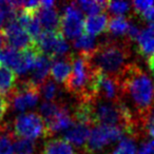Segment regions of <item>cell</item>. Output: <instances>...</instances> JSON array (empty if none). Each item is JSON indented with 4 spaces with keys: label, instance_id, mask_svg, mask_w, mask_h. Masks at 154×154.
Instances as JSON below:
<instances>
[{
    "label": "cell",
    "instance_id": "cell-16",
    "mask_svg": "<svg viewBox=\"0 0 154 154\" xmlns=\"http://www.w3.org/2000/svg\"><path fill=\"white\" fill-rule=\"evenodd\" d=\"M36 15L39 21H40L42 29H45V31L59 30L60 17L55 8L54 9H45V8L40 7Z\"/></svg>",
    "mask_w": 154,
    "mask_h": 154
},
{
    "label": "cell",
    "instance_id": "cell-28",
    "mask_svg": "<svg viewBox=\"0 0 154 154\" xmlns=\"http://www.w3.org/2000/svg\"><path fill=\"white\" fill-rule=\"evenodd\" d=\"M138 154H154V139L143 141L139 147Z\"/></svg>",
    "mask_w": 154,
    "mask_h": 154
},
{
    "label": "cell",
    "instance_id": "cell-29",
    "mask_svg": "<svg viewBox=\"0 0 154 154\" xmlns=\"http://www.w3.org/2000/svg\"><path fill=\"white\" fill-rule=\"evenodd\" d=\"M9 107H10V103L8 100V98L5 95H2L0 93V122H1L2 118L5 117Z\"/></svg>",
    "mask_w": 154,
    "mask_h": 154
},
{
    "label": "cell",
    "instance_id": "cell-5",
    "mask_svg": "<svg viewBox=\"0 0 154 154\" xmlns=\"http://www.w3.org/2000/svg\"><path fill=\"white\" fill-rule=\"evenodd\" d=\"M127 134L125 130L118 127L109 126H95L91 129V133L89 139L84 149L85 154H93L99 152L110 145L111 143H115L117 140L126 138Z\"/></svg>",
    "mask_w": 154,
    "mask_h": 154
},
{
    "label": "cell",
    "instance_id": "cell-13",
    "mask_svg": "<svg viewBox=\"0 0 154 154\" xmlns=\"http://www.w3.org/2000/svg\"><path fill=\"white\" fill-rule=\"evenodd\" d=\"M108 23H109V18L106 13L88 16L85 20L84 30L86 31V34L95 37V35L100 34L105 31L107 32Z\"/></svg>",
    "mask_w": 154,
    "mask_h": 154
},
{
    "label": "cell",
    "instance_id": "cell-6",
    "mask_svg": "<svg viewBox=\"0 0 154 154\" xmlns=\"http://www.w3.org/2000/svg\"><path fill=\"white\" fill-rule=\"evenodd\" d=\"M85 26V19L82 12L80 11L75 2L66 5L62 10V15L60 17L59 31L64 38L73 39L82 35Z\"/></svg>",
    "mask_w": 154,
    "mask_h": 154
},
{
    "label": "cell",
    "instance_id": "cell-18",
    "mask_svg": "<svg viewBox=\"0 0 154 154\" xmlns=\"http://www.w3.org/2000/svg\"><path fill=\"white\" fill-rule=\"evenodd\" d=\"M12 128L8 124H0V154H15L14 139Z\"/></svg>",
    "mask_w": 154,
    "mask_h": 154
},
{
    "label": "cell",
    "instance_id": "cell-2",
    "mask_svg": "<svg viewBox=\"0 0 154 154\" xmlns=\"http://www.w3.org/2000/svg\"><path fill=\"white\" fill-rule=\"evenodd\" d=\"M131 45L132 42L127 38L103 40L87 58L95 71L118 77L132 63Z\"/></svg>",
    "mask_w": 154,
    "mask_h": 154
},
{
    "label": "cell",
    "instance_id": "cell-1",
    "mask_svg": "<svg viewBox=\"0 0 154 154\" xmlns=\"http://www.w3.org/2000/svg\"><path fill=\"white\" fill-rule=\"evenodd\" d=\"M122 100L143 125L154 107V82L137 63L132 62L118 76Z\"/></svg>",
    "mask_w": 154,
    "mask_h": 154
},
{
    "label": "cell",
    "instance_id": "cell-12",
    "mask_svg": "<svg viewBox=\"0 0 154 154\" xmlns=\"http://www.w3.org/2000/svg\"><path fill=\"white\" fill-rule=\"evenodd\" d=\"M71 55L69 54L66 57L56 58L53 60L51 66V78L55 80L57 84H64L72 72V60Z\"/></svg>",
    "mask_w": 154,
    "mask_h": 154
},
{
    "label": "cell",
    "instance_id": "cell-21",
    "mask_svg": "<svg viewBox=\"0 0 154 154\" xmlns=\"http://www.w3.org/2000/svg\"><path fill=\"white\" fill-rule=\"evenodd\" d=\"M63 103H57V101H43L39 107V112H40L41 117L43 118L45 124L51 122L58 113L60 112Z\"/></svg>",
    "mask_w": 154,
    "mask_h": 154
},
{
    "label": "cell",
    "instance_id": "cell-11",
    "mask_svg": "<svg viewBox=\"0 0 154 154\" xmlns=\"http://www.w3.org/2000/svg\"><path fill=\"white\" fill-rule=\"evenodd\" d=\"M53 60V58H51L50 56L41 54L37 58V61L34 66V69L31 72V78L29 80L39 88L42 85V82L50 77L49 73L51 71V66Z\"/></svg>",
    "mask_w": 154,
    "mask_h": 154
},
{
    "label": "cell",
    "instance_id": "cell-24",
    "mask_svg": "<svg viewBox=\"0 0 154 154\" xmlns=\"http://www.w3.org/2000/svg\"><path fill=\"white\" fill-rule=\"evenodd\" d=\"M136 152L135 140L130 137H126L119 141L117 147L113 150L111 154H136Z\"/></svg>",
    "mask_w": 154,
    "mask_h": 154
},
{
    "label": "cell",
    "instance_id": "cell-19",
    "mask_svg": "<svg viewBox=\"0 0 154 154\" xmlns=\"http://www.w3.org/2000/svg\"><path fill=\"white\" fill-rule=\"evenodd\" d=\"M97 45L98 42L96 38L88 34H82L73 40L74 49L77 50L79 54H85V55H89L90 53H92L97 48Z\"/></svg>",
    "mask_w": 154,
    "mask_h": 154
},
{
    "label": "cell",
    "instance_id": "cell-20",
    "mask_svg": "<svg viewBox=\"0 0 154 154\" xmlns=\"http://www.w3.org/2000/svg\"><path fill=\"white\" fill-rule=\"evenodd\" d=\"M129 22H130V20L125 16H114L111 19H109L107 32L110 35L114 36V38L116 36L125 35L128 31Z\"/></svg>",
    "mask_w": 154,
    "mask_h": 154
},
{
    "label": "cell",
    "instance_id": "cell-4",
    "mask_svg": "<svg viewBox=\"0 0 154 154\" xmlns=\"http://www.w3.org/2000/svg\"><path fill=\"white\" fill-rule=\"evenodd\" d=\"M40 97V91L37 86L29 79L17 82L15 88L7 96L10 105L17 112H26V110L34 108Z\"/></svg>",
    "mask_w": 154,
    "mask_h": 154
},
{
    "label": "cell",
    "instance_id": "cell-15",
    "mask_svg": "<svg viewBox=\"0 0 154 154\" xmlns=\"http://www.w3.org/2000/svg\"><path fill=\"white\" fill-rule=\"evenodd\" d=\"M42 154H84L76 151L71 143L62 138H53L45 141Z\"/></svg>",
    "mask_w": 154,
    "mask_h": 154
},
{
    "label": "cell",
    "instance_id": "cell-9",
    "mask_svg": "<svg viewBox=\"0 0 154 154\" xmlns=\"http://www.w3.org/2000/svg\"><path fill=\"white\" fill-rule=\"evenodd\" d=\"M90 133L91 129L89 126L85 124H80V122H75L70 129L64 131L63 139L68 141L69 143H72V146H74V147L82 149V152L84 153V149L86 147L89 136H90Z\"/></svg>",
    "mask_w": 154,
    "mask_h": 154
},
{
    "label": "cell",
    "instance_id": "cell-25",
    "mask_svg": "<svg viewBox=\"0 0 154 154\" xmlns=\"http://www.w3.org/2000/svg\"><path fill=\"white\" fill-rule=\"evenodd\" d=\"M107 10L114 16H124L131 10V3L126 1H108Z\"/></svg>",
    "mask_w": 154,
    "mask_h": 154
},
{
    "label": "cell",
    "instance_id": "cell-7",
    "mask_svg": "<svg viewBox=\"0 0 154 154\" xmlns=\"http://www.w3.org/2000/svg\"><path fill=\"white\" fill-rule=\"evenodd\" d=\"M93 94L103 100L118 103L122 99V90L118 77L97 72L93 82Z\"/></svg>",
    "mask_w": 154,
    "mask_h": 154
},
{
    "label": "cell",
    "instance_id": "cell-22",
    "mask_svg": "<svg viewBox=\"0 0 154 154\" xmlns=\"http://www.w3.org/2000/svg\"><path fill=\"white\" fill-rule=\"evenodd\" d=\"M77 8L88 16L106 13L108 1H78L75 2Z\"/></svg>",
    "mask_w": 154,
    "mask_h": 154
},
{
    "label": "cell",
    "instance_id": "cell-27",
    "mask_svg": "<svg viewBox=\"0 0 154 154\" xmlns=\"http://www.w3.org/2000/svg\"><path fill=\"white\" fill-rule=\"evenodd\" d=\"M139 33H140V30H139L138 26H137L134 22H132V21L129 22V28H128V31H127L126 38L128 39V40H130L131 42H134V41H136Z\"/></svg>",
    "mask_w": 154,
    "mask_h": 154
},
{
    "label": "cell",
    "instance_id": "cell-31",
    "mask_svg": "<svg viewBox=\"0 0 154 154\" xmlns=\"http://www.w3.org/2000/svg\"><path fill=\"white\" fill-rule=\"evenodd\" d=\"M147 63H148V66H149V69H150V70H151L152 74L154 75V56L151 58V59L148 60Z\"/></svg>",
    "mask_w": 154,
    "mask_h": 154
},
{
    "label": "cell",
    "instance_id": "cell-3",
    "mask_svg": "<svg viewBox=\"0 0 154 154\" xmlns=\"http://www.w3.org/2000/svg\"><path fill=\"white\" fill-rule=\"evenodd\" d=\"M11 128L16 138L19 137L34 140L39 137H49L47 125L40 114L36 112L17 115Z\"/></svg>",
    "mask_w": 154,
    "mask_h": 154
},
{
    "label": "cell",
    "instance_id": "cell-8",
    "mask_svg": "<svg viewBox=\"0 0 154 154\" xmlns=\"http://www.w3.org/2000/svg\"><path fill=\"white\" fill-rule=\"evenodd\" d=\"M0 34L5 38L7 47L20 50V51L35 43L28 32L18 23L16 18L5 22V26L0 30Z\"/></svg>",
    "mask_w": 154,
    "mask_h": 154
},
{
    "label": "cell",
    "instance_id": "cell-23",
    "mask_svg": "<svg viewBox=\"0 0 154 154\" xmlns=\"http://www.w3.org/2000/svg\"><path fill=\"white\" fill-rule=\"evenodd\" d=\"M36 145L33 140L26 138L14 139V151L15 154H35Z\"/></svg>",
    "mask_w": 154,
    "mask_h": 154
},
{
    "label": "cell",
    "instance_id": "cell-14",
    "mask_svg": "<svg viewBox=\"0 0 154 154\" xmlns=\"http://www.w3.org/2000/svg\"><path fill=\"white\" fill-rule=\"evenodd\" d=\"M40 95L45 99V101H57V103H64L63 92L58 86V84L53 80L51 77L47 78L39 87Z\"/></svg>",
    "mask_w": 154,
    "mask_h": 154
},
{
    "label": "cell",
    "instance_id": "cell-17",
    "mask_svg": "<svg viewBox=\"0 0 154 154\" xmlns=\"http://www.w3.org/2000/svg\"><path fill=\"white\" fill-rule=\"evenodd\" d=\"M17 84V75L5 66H0V93L5 97L12 92Z\"/></svg>",
    "mask_w": 154,
    "mask_h": 154
},
{
    "label": "cell",
    "instance_id": "cell-10",
    "mask_svg": "<svg viewBox=\"0 0 154 154\" xmlns=\"http://www.w3.org/2000/svg\"><path fill=\"white\" fill-rule=\"evenodd\" d=\"M137 52L146 60L154 56V23H151L140 31L136 39Z\"/></svg>",
    "mask_w": 154,
    "mask_h": 154
},
{
    "label": "cell",
    "instance_id": "cell-30",
    "mask_svg": "<svg viewBox=\"0 0 154 154\" xmlns=\"http://www.w3.org/2000/svg\"><path fill=\"white\" fill-rule=\"evenodd\" d=\"M139 17L143 18L145 21L149 22V24L154 23V7H152L151 9L146 11L145 13H143Z\"/></svg>",
    "mask_w": 154,
    "mask_h": 154
},
{
    "label": "cell",
    "instance_id": "cell-26",
    "mask_svg": "<svg viewBox=\"0 0 154 154\" xmlns=\"http://www.w3.org/2000/svg\"><path fill=\"white\" fill-rule=\"evenodd\" d=\"M133 10L136 13V15L140 16L143 13H145L146 11H148L149 9H151L152 7H154V1L148 0V1H143V0H137V1H133L132 5Z\"/></svg>",
    "mask_w": 154,
    "mask_h": 154
},
{
    "label": "cell",
    "instance_id": "cell-32",
    "mask_svg": "<svg viewBox=\"0 0 154 154\" xmlns=\"http://www.w3.org/2000/svg\"><path fill=\"white\" fill-rule=\"evenodd\" d=\"M5 48H7V43H5L3 36L0 34V51H1V50H3Z\"/></svg>",
    "mask_w": 154,
    "mask_h": 154
}]
</instances>
